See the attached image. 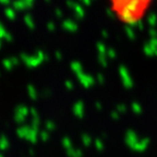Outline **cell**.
Here are the masks:
<instances>
[{
	"mask_svg": "<svg viewBox=\"0 0 157 157\" xmlns=\"http://www.w3.org/2000/svg\"><path fill=\"white\" fill-rule=\"evenodd\" d=\"M108 2L118 21L134 25L144 19L154 0H108Z\"/></svg>",
	"mask_w": 157,
	"mask_h": 157,
	"instance_id": "obj_1",
	"label": "cell"
}]
</instances>
